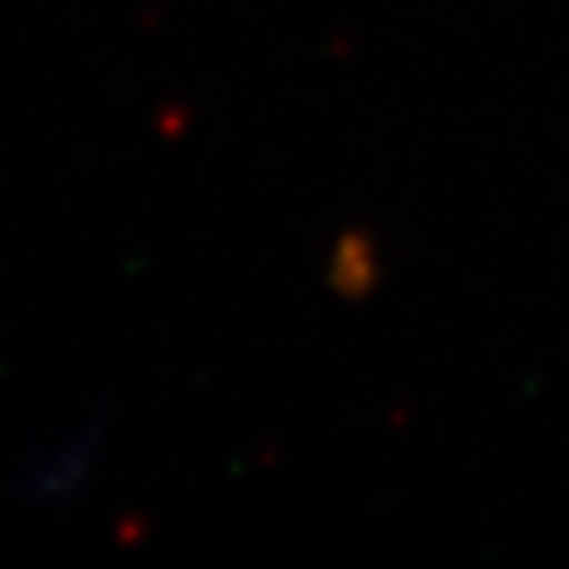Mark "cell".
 <instances>
[{"instance_id": "obj_1", "label": "cell", "mask_w": 569, "mask_h": 569, "mask_svg": "<svg viewBox=\"0 0 569 569\" xmlns=\"http://www.w3.org/2000/svg\"><path fill=\"white\" fill-rule=\"evenodd\" d=\"M98 435H102V427L84 430L81 439L63 443V448H56L47 460H39L34 468H26L21 493H26L30 502H56V498H68V493L89 477V468H93Z\"/></svg>"}]
</instances>
